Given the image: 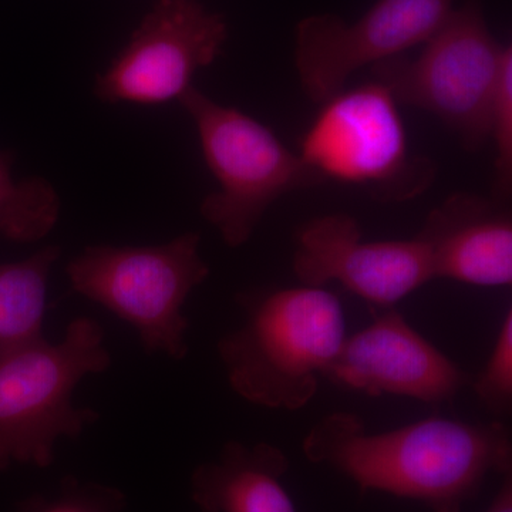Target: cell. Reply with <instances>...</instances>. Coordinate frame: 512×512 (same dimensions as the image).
<instances>
[{"label": "cell", "mask_w": 512, "mask_h": 512, "mask_svg": "<svg viewBox=\"0 0 512 512\" xmlns=\"http://www.w3.org/2000/svg\"><path fill=\"white\" fill-rule=\"evenodd\" d=\"M201 235L185 232L157 247L92 245L69 262L72 288L130 323L148 355L187 357L188 296L210 276Z\"/></svg>", "instance_id": "obj_5"}, {"label": "cell", "mask_w": 512, "mask_h": 512, "mask_svg": "<svg viewBox=\"0 0 512 512\" xmlns=\"http://www.w3.org/2000/svg\"><path fill=\"white\" fill-rule=\"evenodd\" d=\"M194 121L202 156L218 183L201 204L205 221L229 248L247 244L268 208L323 178L261 121L190 87L178 99Z\"/></svg>", "instance_id": "obj_4"}, {"label": "cell", "mask_w": 512, "mask_h": 512, "mask_svg": "<svg viewBox=\"0 0 512 512\" xmlns=\"http://www.w3.org/2000/svg\"><path fill=\"white\" fill-rule=\"evenodd\" d=\"M110 366L104 330L92 318L74 319L60 342L42 338L0 357V471L52 466L57 441L77 439L100 417L74 404V390Z\"/></svg>", "instance_id": "obj_3"}, {"label": "cell", "mask_w": 512, "mask_h": 512, "mask_svg": "<svg viewBox=\"0 0 512 512\" xmlns=\"http://www.w3.org/2000/svg\"><path fill=\"white\" fill-rule=\"evenodd\" d=\"M305 457L348 477L360 493L380 491L431 512H463L487 478L512 473L510 430L501 421L431 416L370 433L362 417L333 412L302 441Z\"/></svg>", "instance_id": "obj_1"}, {"label": "cell", "mask_w": 512, "mask_h": 512, "mask_svg": "<svg viewBox=\"0 0 512 512\" xmlns=\"http://www.w3.org/2000/svg\"><path fill=\"white\" fill-rule=\"evenodd\" d=\"M292 271L305 286L338 282L375 309L394 308L434 281L429 249L420 238L365 241L348 214L320 215L296 229Z\"/></svg>", "instance_id": "obj_10"}, {"label": "cell", "mask_w": 512, "mask_h": 512, "mask_svg": "<svg viewBox=\"0 0 512 512\" xmlns=\"http://www.w3.org/2000/svg\"><path fill=\"white\" fill-rule=\"evenodd\" d=\"M291 468L271 443L228 441L215 460L191 476V500L201 512H298L282 480Z\"/></svg>", "instance_id": "obj_13"}, {"label": "cell", "mask_w": 512, "mask_h": 512, "mask_svg": "<svg viewBox=\"0 0 512 512\" xmlns=\"http://www.w3.org/2000/svg\"><path fill=\"white\" fill-rule=\"evenodd\" d=\"M485 512H512V473L505 474L500 490Z\"/></svg>", "instance_id": "obj_19"}, {"label": "cell", "mask_w": 512, "mask_h": 512, "mask_svg": "<svg viewBox=\"0 0 512 512\" xmlns=\"http://www.w3.org/2000/svg\"><path fill=\"white\" fill-rule=\"evenodd\" d=\"M126 505L119 488L69 476L49 493L29 498L22 512H123Z\"/></svg>", "instance_id": "obj_16"}, {"label": "cell", "mask_w": 512, "mask_h": 512, "mask_svg": "<svg viewBox=\"0 0 512 512\" xmlns=\"http://www.w3.org/2000/svg\"><path fill=\"white\" fill-rule=\"evenodd\" d=\"M60 255L52 245L0 264V357L43 338L50 272Z\"/></svg>", "instance_id": "obj_14"}, {"label": "cell", "mask_w": 512, "mask_h": 512, "mask_svg": "<svg viewBox=\"0 0 512 512\" xmlns=\"http://www.w3.org/2000/svg\"><path fill=\"white\" fill-rule=\"evenodd\" d=\"M429 249L434 279L501 288L512 284V217L507 205L456 194L430 212L416 235Z\"/></svg>", "instance_id": "obj_12"}, {"label": "cell", "mask_w": 512, "mask_h": 512, "mask_svg": "<svg viewBox=\"0 0 512 512\" xmlns=\"http://www.w3.org/2000/svg\"><path fill=\"white\" fill-rule=\"evenodd\" d=\"M323 377L340 389L430 406L453 402L473 379L394 308L373 309V322L346 336Z\"/></svg>", "instance_id": "obj_11"}, {"label": "cell", "mask_w": 512, "mask_h": 512, "mask_svg": "<svg viewBox=\"0 0 512 512\" xmlns=\"http://www.w3.org/2000/svg\"><path fill=\"white\" fill-rule=\"evenodd\" d=\"M299 147L323 181L372 187L383 200H410L436 175L430 160L410 154L399 103L375 80L325 101Z\"/></svg>", "instance_id": "obj_7"}, {"label": "cell", "mask_w": 512, "mask_h": 512, "mask_svg": "<svg viewBox=\"0 0 512 512\" xmlns=\"http://www.w3.org/2000/svg\"><path fill=\"white\" fill-rule=\"evenodd\" d=\"M488 140L495 148L493 200L507 205L512 192V49L501 72Z\"/></svg>", "instance_id": "obj_18"}, {"label": "cell", "mask_w": 512, "mask_h": 512, "mask_svg": "<svg viewBox=\"0 0 512 512\" xmlns=\"http://www.w3.org/2000/svg\"><path fill=\"white\" fill-rule=\"evenodd\" d=\"M15 156L0 151V235L15 242H35L55 228L60 198L49 181L13 175Z\"/></svg>", "instance_id": "obj_15"}, {"label": "cell", "mask_w": 512, "mask_h": 512, "mask_svg": "<svg viewBox=\"0 0 512 512\" xmlns=\"http://www.w3.org/2000/svg\"><path fill=\"white\" fill-rule=\"evenodd\" d=\"M453 10L454 0H377L355 22L332 13L301 20L295 32V69L303 92L313 103H325L363 67L424 45Z\"/></svg>", "instance_id": "obj_9"}, {"label": "cell", "mask_w": 512, "mask_h": 512, "mask_svg": "<svg viewBox=\"0 0 512 512\" xmlns=\"http://www.w3.org/2000/svg\"><path fill=\"white\" fill-rule=\"evenodd\" d=\"M477 2L454 9L416 59L397 56L372 67L373 80L397 103L433 114L468 150L488 141L505 57Z\"/></svg>", "instance_id": "obj_6"}, {"label": "cell", "mask_w": 512, "mask_h": 512, "mask_svg": "<svg viewBox=\"0 0 512 512\" xmlns=\"http://www.w3.org/2000/svg\"><path fill=\"white\" fill-rule=\"evenodd\" d=\"M228 39L224 16L200 0H157L123 50L94 80L104 103L154 106L180 99Z\"/></svg>", "instance_id": "obj_8"}, {"label": "cell", "mask_w": 512, "mask_h": 512, "mask_svg": "<svg viewBox=\"0 0 512 512\" xmlns=\"http://www.w3.org/2000/svg\"><path fill=\"white\" fill-rule=\"evenodd\" d=\"M238 303L244 323L218 342L231 389L265 409L308 406L348 336L338 296L301 285L242 293Z\"/></svg>", "instance_id": "obj_2"}, {"label": "cell", "mask_w": 512, "mask_h": 512, "mask_svg": "<svg viewBox=\"0 0 512 512\" xmlns=\"http://www.w3.org/2000/svg\"><path fill=\"white\" fill-rule=\"evenodd\" d=\"M474 393L488 413L505 417L512 409V309L505 312L493 350L476 377L471 379Z\"/></svg>", "instance_id": "obj_17"}]
</instances>
